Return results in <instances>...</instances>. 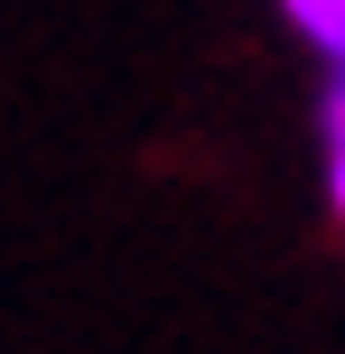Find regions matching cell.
Listing matches in <instances>:
<instances>
[{
    "mask_svg": "<svg viewBox=\"0 0 345 354\" xmlns=\"http://www.w3.org/2000/svg\"><path fill=\"white\" fill-rule=\"evenodd\" d=\"M336 205H345V93H336Z\"/></svg>",
    "mask_w": 345,
    "mask_h": 354,
    "instance_id": "obj_2",
    "label": "cell"
},
{
    "mask_svg": "<svg viewBox=\"0 0 345 354\" xmlns=\"http://www.w3.org/2000/svg\"><path fill=\"white\" fill-rule=\"evenodd\" d=\"M280 10H290L299 28L317 37V47H336V56H345V0H280Z\"/></svg>",
    "mask_w": 345,
    "mask_h": 354,
    "instance_id": "obj_1",
    "label": "cell"
}]
</instances>
